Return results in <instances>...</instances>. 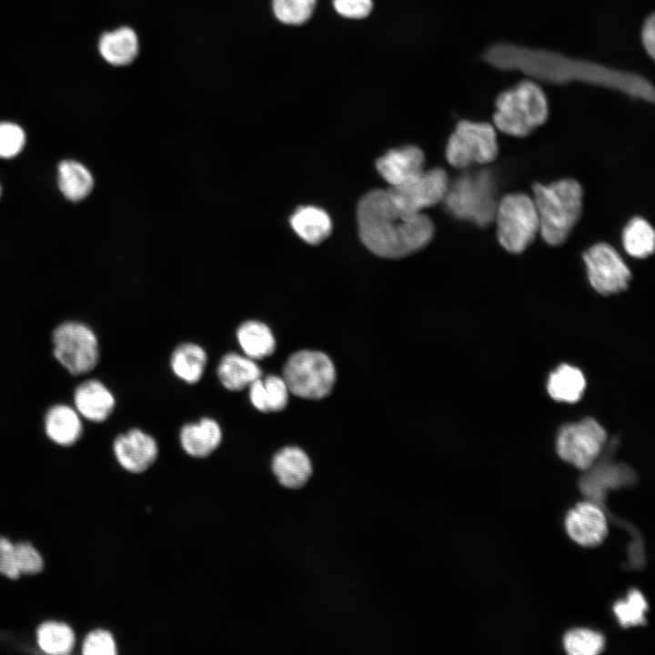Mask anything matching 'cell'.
I'll return each mask as SVG.
<instances>
[{
  "mask_svg": "<svg viewBox=\"0 0 655 655\" xmlns=\"http://www.w3.org/2000/svg\"><path fill=\"white\" fill-rule=\"evenodd\" d=\"M484 58L496 68L519 70L544 82L566 84L579 81L615 89L645 101H654L653 86L643 76L556 52L496 44L488 48Z\"/></svg>",
  "mask_w": 655,
  "mask_h": 655,
  "instance_id": "cell-1",
  "label": "cell"
},
{
  "mask_svg": "<svg viewBox=\"0 0 655 655\" xmlns=\"http://www.w3.org/2000/svg\"><path fill=\"white\" fill-rule=\"evenodd\" d=\"M357 223L363 245L385 258L408 256L427 246L434 235V225L427 215L404 213L388 189H373L361 196Z\"/></svg>",
  "mask_w": 655,
  "mask_h": 655,
  "instance_id": "cell-2",
  "label": "cell"
},
{
  "mask_svg": "<svg viewBox=\"0 0 655 655\" xmlns=\"http://www.w3.org/2000/svg\"><path fill=\"white\" fill-rule=\"evenodd\" d=\"M539 233L551 246L562 244L579 221L583 206V190L573 179H561L549 185H533Z\"/></svg>",
  "mask_w": 655,
  "mask_h": 655,
  "instance_id": "cell-3",
  "label": "cell"
},
{
  "mask_svg": "<svg viewBox=\"0 0 655 655\" xmlns=\"http://www.w3.org/2000/svg\"><path fill=\"white\" fill-rule=\"evenodd\" d=\"M497 193V183L489 170L465 171L448 182L442 204L452 217L487 227L494 221Z\"/></svg>",
  "mask_w": 655,
  "mask_h": 655,
  "instance_id": "cell-4",
  "label": "cell"
},
{
  "mask_svg": "<svg viewBox=\"0 0 655 655\" xmlns=\"http://www.w3.org/2000/svg\"><path fill=\"white\" fill-rule=\"evenodd\" d=\"M495 126L513 136H526L548 117V101L541 88L532 81H522L500 93L495 102Z\"/></svg>",
  "mask_w": 655,
  "mask_h": 655,
  "instance_id": "cell-5",
  "label": "cell"
},
{
  "mask_svg": "<svg viewBox=\"0 0 655 655\" xmlns=\"http://www.w3.org/2000/svg\"><path fill=\"white\" fill-rule=\"evenodd\" d=\"M494 220L498 240L509 253L523 252L539 232L534 201L523 193L508 194L501 197L498 202Z\"/></svg>",
  "mask_w": 655,
  "mask_h": 655,
  "instance_id": "cell-6",
  "label": "cell"
},
{
  "mask_svg": "<svg viewBox=\"0 0 655 655\" xmlns=\"http://www.w3.org/2000/svg\"><path fill=\"white\" fill-rule=\"evenodd\" d=\"M291 393L307 399H320L333 389L335 367L324 353L300 350L286 361L283 377Z\"/></svg>",
  "mask_w": 655,
  "mask_h": 655,
  "instance_id": "cell-7",
  "label": "cell"
},
{
  "mask_svg": "<svg viewBox=\"0 0 655 655\" xmlns=\"http://www.w3.org/2000/svg\"><path fill=\"white\" fill-rule=\"evenodd\" d=\"M53 354L57 362L71 375L90 372L99 359L96 335L86 324L65 321L52 332Z\"/></svg>",
  "mask_w": 655,
  "mask_h": 655,
  "instance_id": "cell-8",
  "label": "cell"
},
{
  "mask_svg": "<svg viewBox=\"0 0 655 655\" xmlns=\"http://www.w3.org/2000/svg\"><path fill=\"white\" fill-rule=\"evenodd\" d=\"M499 154L495 128L483 122L462 120L448 138L446 158L456 168L493 162Z\"/></svg>",
  "mask_w": 655,
  "mask_h": 655,
  "instance_id": "cell-9",
  "label": "cell"
},
{
  "mask_svg": "<svg viewBox=\"0 0 655 655\" xmlns=\"http://www.w3.org/2000/svg\"><path fill=\"white\" fill-rule=\"evenodd\" d=\"M606 440L604 428L594 418H586L563 426L556 448L560 458L579 469H589L600 456Z\"/></svg>",
  "mask_w": 655,
  "mask_h": 655,
  "instance_id": "cell-10",
  "label": "cell"
},
{
  "mask_svg": "<svg viewBox=\"0 0 655 655\" xmlns=\"http://www.w3.org/2000/svg\"><path fill=\"white\" fill-rule=\"evenodd\" d=\"M447 172L440 167L424 169L408 182L387 188L398 209L408 215L423 213L442 203L448 186Z\"/></svg>",
  "mask_w": 655,
  "mask_h": 655,
  "instance_id": "cell-11",
  "label": "cell"
},
{
  "mask_svg": "<svg viewBox=\"0 0 655 655\" xmlns=\"http://www.w3.org/2000/svg\"><path fill=\"white\" fill-rule=\"evenodd\" d=\"M589 281L601 295L625 290L631 273L620 254L609 244L598 243L583 253Z\"/></svg>",
  "mask_w": 655,
  "mask_h": 655,
  "instance_id": "cell-12",
  "label": "cell"
},
{
  "mask_svg": "<svg viewBox=\"0 0 655 655\" xmlns=\"http://www.w3.org/2000/svg\"><path fill=\"white\" fill-rule=\"evenodd\" d=\"M118 464L131 473L146 470L156 459L158 447L153 437L141 429L132 428L118 435L113 443Z\"/></svg>",
  "mask_w": 655,
  "mask_h": 655,
  "instance_id": "cell-13",
  "label": "cell"
},
{
  "mask_svg": "<svg viewBox=\"0 0 655 655\" xmlns=\"http://www.w3.org/2000/svg\"><path fill=\"white\" fill-rule=\"evenodd\" d=\"M425 156L416 146L392 148L376 161V168L389 187L401 186L424 169Z\"/></svg>",
  "mask_w": 655,
  "mask_h": 655,
  "instance_id": "cell-14",
  "label": "cell"
},
{
  "mask_svg": "<svg viewBox=\"0 0 655 655\" xmlns=\"http://www.w3.org/2000/svg\"><path fill=\"white\" fill-rule=\"evenodd\" d=\"M566 529L578 544L594 547L600 544L608 534L606 517L593 502L579 503L566 517Z\"/></svg>",
  "mask_w": 655,
  "mask_h": 655,
  "instance_id": "cell-15",
  "label": "cell"
},
{
  "mask_svg": "<svg viewBox=\"0 0 655 655\" xmlns=\"http://www.w3.org/2000/svg\"><path fill=\"white\" fill-rule=\"evenodd\" d=\"M75 408L91 422H103L112 414L116 400L111 391L97 379L80 383L74 391Z\"/></svg>",
  "mask_w": 655,
  "mask_h": 655,
  "instance_id": "cell-16",
  "label": "cell"
},
{
  "mask_svg": "<svg viewBox=\"0 0 655 655\" xmlns=\"http://www.w3.org/2000/svg\"><path fill=\"white\" fill-rule=\"evenodd\" d=\"M44 428L46 437L61 447L73 446L83 433L81 416L66 404H55L46 410Z\"/></svg>",
  "mask_w": 655,
  "mask_h": 655,
  "instance_id": "cell-17",
  "label": "cell"
},
{
  "mask_svg": "<svg viewBox=\"0 0 655 655\" xmlns=\"http://www.w3.org/2000/svg\"><path fill=\"white\" fill-rule=\"evenodd\" d=\"M272 471L278 482L288 489L302 487L312 473L307 455L297 447H285L272 458Z\"/></svg>",
  "mask_w": 655,
  "mask_h": 655,
  "instance_id": "cell-18",
  "label": "cell"
},
{
  "mask_svg": "<svg viewBox=\"0 0 655 655\" xmlns=\"http://www.w3.org/2000/svg\"><path fill=\"white\" fill-rule=\"evenodd\" d=\"M98 51L102 58L112 66L130 65L139 53L138 36L128 26H121L106 32L99 38Z\"/></svg>",
  "mask_w": 655,
  "mask_h": 655,
  "instance_id": "cell-19",
  "label": "cell"
},
{
  "mask_svg": "<svg viewBox=\"0 0 655 655\" xmlns=\"http://www.w3.org/2000/svg\"><path fill=\"white\" fill-rule=\"evenodd\" d=\"M180 443L183 449L191 457L205 458L213 453L222 439L219 424L204 418L197 423L185 425L180 430Z\"/></svg>",
  "mask_w": 655,
  "mask_h": 655,
  "instance_id": "cell-20",
  "label": "cell"
},
{
  "mask_svg": "<svg viewBox=\"0 0 655 655\" xmlns=\"http://www.w3.org/2000/svg\"><path fill=\"white\" fill-rule=\"evenodd\" d=\"M289 224L295 234L309 245L321 243L332 231L329 215L315 206L297 207L290 216Z\"/></svg>",
  "mask_w": 655,
  "mask_h": 655,
  "instance_id": "cell-21",
  "label": "cell"
},
{
  "mask_svg": "<svg viewBox=\"0 0 655 655\" xmlns=\"http://www.w3.org/2000/svg\"><path fill=\"white\" fill-rule=\"evenodd\" d=\"M217 373L221 384L231 391L242 390L262 377L256 360L234 352L223 356Z\"/></svg>",
  "mask_w": 655,
  "mask_h": 655,
  "instance_id": "cell-22",
  "label": "cell"
},
{
  "mask_svg": "<svg viewBox=\"0 0 655 655\" xmlns=\"http://www.w3.org/2000/svg\"><path fill=\"white\" fill-rule=\"evenodd\" d=\"M36 647L50 655H67L73 652L77 637L73 627L64 620H45L35 629Z\"/></svg>",
  "mask_w": 655,
  "mask_h": 655,
  "instance_id": "cell-23",
  "label": "cell"
},
{
  "mask_svg": "<svg viewBox=\"0 0 655 655\" xmlns=\"http://www.w3.org/2000/svg\"><path fill=\"white\" fill-rule=\"evenodd\" d=\"M248 388L250 402L261 412L283 410L288 402L290 391L281 377L276 375L260 377Z\"/></svg>",
  "mask_w": 655,
  "mask_h": 655,
  "instance_id": "cell-24",
  "label": "cell"
},
{
  "mask_svg": "<svg viewBox=\"0 0 655 655\" xmlns=\"http://www.w3.org/2000/svg\"><path fill=\"white\" fill-rule=\"evenodd\" d=\"M237 339L244 355L257 360L271 356L276 339L270 328L258 320H247L237 330Z\"/></svg>",
  "mask_w": 655,
  "mask_h": 655,
  "instance_id": "cell-25",
  "label": "cell"
},
{
  "mask_svg": "<svg viewBox=\"0 0 655 655\" xmlns=\"http://www.w3.org/2000/svg\"><path fill=\"white\" fill-rule=\"evenodd\" d=\"M586 388L583 373L576 367L562 364L552 371L548 379L547 390L557 401L575 403L579 400Z\"/></svg>",
  "mask_w": 655,
  "mask_h": 655,
  "instance_id": "cell-26",
  "label": "cell"
},
{
  "mask_svg": "<svg viewBox=\"0 0 655 655\" xmlns=\"http://www.w3.org/2000/svg\"><path fill=\"white\" fill-rule=\"evenodd\" d=\"M206 351L194 343H182L174 350L170 366L174 374L188 384L202 378L207 365Z\"/></svg>",
  "mask_w": 655,
  "mask_h": 655,
  "instance_id": "cell-27",
  "label": "cell"
},
{
  "mask_svg": "<svg viewBox=\"0 0 655 655\" xmlns=\"http://www.w3.org/2000/svg\"><path fill=\"white\" fill-rule=\"evenodd\" d=\"M58 184L66 198L79 201L92 191L94 178L82 164L74 160H65L58 166Z\"/></svg>",
  "mask_w": 655,
  "mask_h": 655,
  "instance_id": "cell-28",
  "label": "cell"
},
{
  "mask_svg": "<svg viewBox=\"0 0 655 655\" xmlns=\"http://www.w3.org/2000/svg\"><path fill=\"white\" fill-rule=\"evenodd\" d=\"M622 244L630 256L637 258L647 257L654 251L653 228L644 218L634 217L622 231Z\"/></svg>",
  "mask_w": 655,
  "mask_h": 655,
  "instance_id": "cell-29",
  "label": "cell"
},
{
  "mask_svg": "<svg viewBox=\"0 0 655 655\" xmlns=\"http://www.w3.org/2000/svg\"><path fill=\"white\" fill-rule=\"evenodd\" d=\"M633 472L624 465L601 464L590 471L581 481V488L590 490L587 492L600 494L605 488H615L622 484L632 482ZM595 495V497L597 496Z\"/></svg>",
  "mask_w": 655,
  "mask_h": 655,
  "instance_id": "cell-30",
  "label": "cell"
},
{
  "mask_svg": "<svg viewBox=\"0 0 655 655\" xmlns=\"http://www.w3.org/2000/svg\"><path fill=\"white\" fill-rule=\"evenodd\" d=\"M604 638L598 632L577 629L569 631L563 640L567 653L570 655H596L604 648Z\"/></svg>",
  "mask_w": 655,
  "mask_h": 655,
  "instance_id": "cell-31",
  "label": "cell"
},
{
  "mask_svg": "<svg viewBox=\"0 0 655 655\" xmlns=\"http://www.w3.org/2000/svg\"><path fill=\"white\" fill-rule=\"evenodd\" d=\"M15 563L20 577L40 574L45 567V559L39 549L28 540L14 541Z\"/></svg>",
  "mask_w": 655,
  "mask_h": 655,
  "instance_id": "cell-32",
  "label": "cell"
},
{
  "mask_svg": "<svg viewBox=\"0 0 655 655\" xmlns=\"http://www.w3.org/2000/svg\"><path fill=\"white\" fill-rule=\"evenodd\" d=\"M277 20L287 25H300L312 15L316 0H271Z\"/></svg>",
  "mask_w": 655,
  "mask_h": 655,
  "instance_id": "cell-33",
  "label": "cell"
},
{
  "mask_svg": "<svg viewBox=\"0 0 655 655\" xmlns=\"http://www.w3.org/2000/svg\"><path fill=\"white\" fill-rule=\"evenodd\" d=\"M647 610V601L637 590H633L629 593L626 601H619L613 607L614 613L623 627L645 624L644 614Z\"/></svg>",
  "mask_w": 655,
  "mask_h": 655,
  "instance_id": "cell-34",
  "label": "cell"
},
{
  "mask_svg": "<svg viewBox=\"0 0 655 655\" xmlns=\"http://www.w3.org/2000/svg\"><path fill=\"white\" fill-rule=\"evenodd\" d=\"M78 645L83 655H115L117 653L114 636L104 629L90 630Z\"/></svg>",
  "mask_w": 655,
  "mask_h": 655,
  "instance_id": "cell-35",
  "label": "cell"
},
{
  "mask_svg": "<svg viewBox=\"0 0 655 655\" xmlns=\"http://www.w3.org/2000/svg\"><path fill=\"white\" fill-rule=\"evenodd\" d=\"M25 141L24 130L16 124L0 123V157L11 158L21 152Z\"/></svg>",
  "mask_w": 655,
  "mask_h": 655,
  "instance_id": "cell-36",
  "label": "cell"
},
{
  "mask_svg": "<svg viewBox=\"0 0 655 655\" xmlns=\"http://www.w3.org/2000/svg\"><path fill=\"white\" fill-rule=\"evenodd\" d=\"M0 576L12 580L20 578L15 563L14 541L5 535H0Z\"/></svg>",
  "mask_w": 655,
  "mask_h": 655,
  "instance_id": "cell-37",
  "label": "cell"
},
{
  "mask_svg": "<svg viewBox=\"0 0 655 655\" xmlns=\"http://www.w3.org/2000/svg\"><path fill=\"white\" fill-rule=\"evenodd\" d=\"M336 11L348 18H363L372 8V0H333Z\"/></svg>",
  "mask_w": 655,
  "mask_h": 655,
  "instance_id": "cell-38",
  "label": "cell"
},
{
  "mask_svg": "<svg viewBox=\"0 0 655 655\" xmlns=\"http://www.w3.org/2000/svg\"><path fill=\"white\" fill-rule=\"evenodd\" d=\"M641 42L646 52L654 57L655 54V20L654 15H650L644 22L641 30Z\"/></svg>",
  "mask_w": 655,
  "mask_h": 655,
  "instance_id": "cell-39",
  "label": "cell"
},
{
  "mask_svg": "<svg viewBox=\"0 0 655 655\" xmlns=\"http://www.w3.org/2000/svg\"><path fill=\"white\" fill-rule=\"evenodd\" d=\"M0 194H1V187H0Z\"/></svg>",
  "mask_w": 655,
  "mask_h": 655,
  "instance_id": "cell-40",
  "label": "cell"
}]
</instances>
